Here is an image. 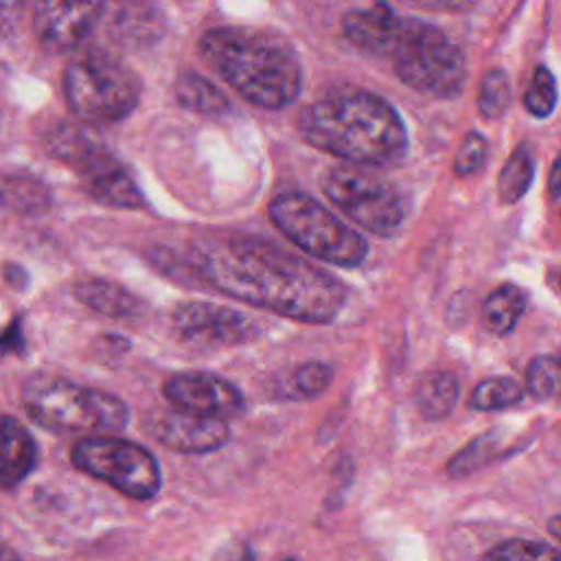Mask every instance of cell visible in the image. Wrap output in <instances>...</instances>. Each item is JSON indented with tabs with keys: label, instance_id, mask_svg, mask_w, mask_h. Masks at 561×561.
<instances>
[{
	"label": "cell",
	"instance_id": "484cf974",
	"mask_svg": "<svg viewBox=\"0 0 561 561\" xmlns=\"http://www.w3.org/2000/svg\"><path fill=\"white\" fill-rule=\"evenodd\" d=\"M482 561H561V550L533 539H506L484 552Z\"/></svg>",
	"mask_w": 561,
	"mask_h": 561
},
{
	"label": "cell",
	"instance_id": "ac0fdd59",
	"mask_svg": "<svg viewBox=\"0 0 561 561\" xmlns=\"http://www.w3.org/2000/svg\"><path fill=\"white\" fill-rule=\"evenodd\" d=\"M35 465V443L31 434L13 419H2V486L9 491L20 484Z\"/></svg>",
	"mask_w": 561,
	"mask_h": 561
},
{
	"label": "cell",
	"instance_id": "f1b7e54d",
	"mask_svg": "<svg viewBox=\"0 0 561 561\" xmlns=\"http://www.w3.org/2000/svg\"><path fill=\"white\" fill-rule=\"evenodd\" d=\"M331 377H333V373L327 364L305 362L291 373V377L287 381V388H289L287 397H298V399L316 397L322 390H327V386L331 383Z\"/></svg>",
	"mask_w": 561,
	"mask_h": 561
},
{
	"label": "cell",
	"instance_id": "d6a6232c",
	"mask_svg": "<svg viewBox=\"0 0 561 561\" xmlns=\"http://www.w3.org/2000/svg\"><path fill=\"white\" fill-rule=\"evenodd\" d=\"M213 561H256L252 548L243 541H234V543H226L215 557Z\"/></svg>",
	"mask_w": 561,
	"mask_h": 561
},
{
	"label": "cell",
	"instance_id": "9c48e42d",
	"mask_svg": "<svg viewBox=\"0 0 561 561\" xmlns=\"http://www.w3.org/2000/svg\"><path fill=\"white\" fill-rule=\"evenodd\" d=\"M72 465L131 500H149L160 491L162 476L151 451L116 436H85L70 449Z\"/></svg>",
	"mask_w": 561,
	"mask_h": 561
},
{
	"label": "cell",
	"instance_id": "8fae6325",
	"mask_svg": "<svg viewBox=\"0 0 561 561\" xmlns=\"http://www.w3.org/2000/svg\"><path fill=\"white\" fill-rule=\"evenodd\" d=\"M147 432L167 449L182 454H204L224 447L230 438L226 419L206 416L171 405L169 410L151 412Z\"/></svg>",
	"mask_w": 561,
	"mask_h": 561
},
{
	"label": "cell",
	"instance_id": "74e56055",
	"mask_svg": "<svg viewBox=\"0 0 561 561\" xmlns=\"http://www.w3.org/2000/svg\"><path fill=\"white\" fill-rule=\"evenodd\" d=\"M559 285H561V274H559Z\"/></svg>",
	"mask_w": 561,
	"mask_h": 561
},
{
	"label": "cell",
	"instance_id": "3957f363",
	"mask_svg": "<svg viewBox=\"0 0 561 561\" xmlns=\"http://www.w3.org/2000/svg\"><path fill=\"white\" fill-rule=\"evenodd\" d=\"M199 55L239 96L256 107L280 110L300 92L302 70L296 53L265 31L210 28L199 39Z\"/></svg>",
	"mask_w": 561,
	"mask_h": 561
},
{
	"label": "cell",
	"instance_id": "e575fe53",
	"mask_svg": "<svg viewBox=\"0 0 561 561\" xmlns=\"http://www.w3.org/2000/svg\"><path fill=\"white\" fill-rule=\"evenodd\" d=\"M416 4H425V7H434V9H454V7H460L469 0H412Z\"/></svg>",
	"mask_w": 561,
	"mask_h": 561
},
{
	"label": "cell",
	"instance_id": "4fadbf2b",
	"mask_svg": "<svg viewBox=\"0 0 561 561\" xmlns=\"http://www.w3.org/2000/svg\"><path fill=\"white\" fill-rule=\"evenodd\" d=\"M162 392L164 399L175 408L206 416H219L226 421L243 410V397L239 388L213 373H175L164 381Z\"/></svg>",
	"mask_w": 561,
	"mask_h": 561
},
{
	"label": "cell",
	"instance_id": "30bf717a",
	"mask_svg": "<svg viewBox=\"0 0 561 561\" xmlns=\"http://www.w3.org/2000/svg\"><path fill=\"white\" fill-rule=\"evenodd\" d=\"M171 320L175 331L195 344L234 346L259 335V327L250 316L206 300L180 302Z\"/></svg>",
	"mask_w": 561,
	"mask_h": 561
},
{
	"label": "cell",
	"instance_id": "2e32d148",
	"mask_svg": "<svg viewBox=\"0 0 561 561\" xmlns=\"http://www.w3.org/2000/svg\"><path fill=\"white\" fill-rule=\"evenodd\" d=\"M81 184L90 197L107 206L140 208L145 204V197L136 186L134 178L116 158H110L107 162L83 175Z\"/></svg>",
	"mask_w": 561,
	"mask_h": 561
},
{
	"label": "cell",
	"instance_id": "f546056e",
	"mask_svg": "<svg viewBox=\"0 0 561 561\" xmlns=\"http://www.w3.org/2000/svg\"><path fill=\"white\" fill-rule=\"evenodd\" d=\"M495 443H497V438H493V434L478 436L447 462V471L451 476H467V473L476 471L495 454Z\"/></svg>",
	"mask_w": 561,
	"mask_h": 561
},
{
	"label": "cell",
	"instance_id": "cb8c5ba5",
	"mask_svg": "<svg viewBox=\"0 0 561 561\" xmlns=\"http://www.w3.org/2000/svg\"><path fill=\"white\" fill-rule=\"evenodd\" d=\"M508 105H511V83L506 72L500 68L486 70L478 88V112L486 121H495L504 116Z\"/></svg>",
	"mask_w": 561,
	"mask_h": 561
},
{
	"label": "cell",
	"instance_id": "44dd1931",
	"mask_svg": "<svg viewBox=\"0 0 561 561\" xmlns=\"http://www.w3.org/2000/svg\"><path fill=\"white\" fill-rule=\"evenodd\" d=\"M173 92L182 107L197 112V114L217 116L230 107L226 94L215 83H210L208 79H204L202 75H195V72H182L175 79Z\"/></svg>",
	"mask_w": 561,
	"mask_h": 561
},
{
	"label": "cell",
	"instance_id": "8992f818",
	"mask_svg": "<svg viewBox=\"0 0 561 561\" xmlns=\"http://www.w3.org/2000/svg\"><path fill=\"white\" fill-rule=\"evenodd\" d=\"M64 96L70 112L90 125L123 121L140 101L136 72L107 50L90 48L64 70Z\"/></svg>",
	"mask_w": 561,
	"mask_h": 561
},
{
	"label": "cell",
	"instance_id": "9a60e30c",
	"mask_svg": "<svg viewBox=\"0 0 561 561\" xmlns=\"http://www.w3.org/2000/svg\"><path fill=\"white\" fill-rule=\"evenodd\" d=\"M110 33L125 46H147L164 33V18L149 0H125L114 9Z\"/></svg>",
	"mask_w": 561,
	"mask_h": 561
},
{
	"label": "cell",
	"instance_id": "8d00e7d4",
	"mask_svg": "<svg viewBox=\"0 0 561 561\" xmlns=\"http://www.w3.org/2000/svg\"><path fill=\"white\" fill-rule=\"evenodd\" d=\"M2 561H20V557L4 543V546H2Z\"/></svg>",
	"mask_w": 561,
	"mask_h": 561
},
{
	"label": "cell",
	"instance_id": "6da1fadb",
	"mask_svg": "<svg viewBox=\"0 0 561 561\" xmlns=\"http://www.w3.org/2000/svg\"><path fill=\"white\" fill-rule=\"evenodd\" d=\"M191 261L193 274L213 289L291 320L331 322L346 300L335 276L259 237H204L193 243Z\"/></svg>",
	"mask_w": 561,
	"mask_h": 561
},
{
	"label": "cell",
	"instance_id": "603a6c76",
	"mask_svg": "<svg viewBox=\"0 0 561 561\" xmlns=\"http://www.w3.org/2000/svg\"><path fill=\"white\" fill-rule=\"evenodd\" d=\"M524 397V388L522 383H517L511 377H491L480 381L471 397H469V405L482 412H491V410H502L508 405H515L517 401H522Z\"/></svg>",
	"mask_w": 561,
	"mask_h": 561
},
{
	"label": "cell",
	"instance_id": "d6986e66",
	"mask_svg": "<svg viewBox=\"0 0 561 561\" xmlns=\"http://www.w3.org/2000/svg\"><path fill=\"white\" fill-rule=\"evenodd\" d=\"M414 401L423 419H445L458 401V379L447 370L425 373L414 388Z\"/></svg>",
	"mask_w": 561,
	"mask_h": 561
},
{
	"label": "cell",
	"instance_id": "e0dca14e",
	"mask_svg": "<svg viewBox=\"0 0 561 561\" xmlns=\"http://www.w3.org/2000/svg\"><path fill=\"white\" fill-rule=\"evenodd\" d=\"M72 294L81 305L110 318H131L140 313V300L125 287L105 278H83L75 283Z\"/></svg>",
	"mask_w": 561,
	"mask_h": 561
},
{
	"label": "cell",
	"instance_id": "ba28073f",
	"mask_svg": "<svg viewBox=\"0 0 561 561\" xmlns=\"http://www.w3.org/2000/svg\"><path fill=\"white\" fill-rule=\"evenodd\" d=\"M322 193L353 224L377 237L397 234L405 221L401 193L368 167H331L322 175Z\"/></svg>",
	"mask_w": 561,
	"mask_h": 561
},
{
	"label": "cell",
	"instance_id": "7a4b0ae2",
	"mask_svg": "<svg viewBox=\"0 0 561 561\" xmlns=\"http://www.w3.org/2000/svg\"><path fill=\"white\" fill-rule=\"evenodd\" d=\"M302 140L355 167H386L405 156L408 131L397 110L362 88H337L298 116Z\"/></svg>",
	"mask_w": 561,
	"mask_h": 561
},
{
	"label": "cell",
	"instance_id": "4316f807",
	"mask_svg": "<svg viewBox=\"0 0 561 561\" xmlns=\"http://www.w3.org/2000/svg\"><path fill=\"white\" fill-rule=\"evenodd\" d=\"M4 204L18 213H39L48 206V191L31 178H4Z\"/></svg>",
	"mask_w": 561,
	"mask_h": 561
},
{
	"label": "cell",
	"instance_id": "d590c367",
	"mask_svg": "<svg viewBox=\"0 0 561 561\" xmlns=\"http://www.w3.org/2000/svg\"><path fill=\"white\" fill-rule=\"evenodd\" d=\"M548 530H550V535H554L561 541V517H552L548 522Z\"/></svg>",
	"mask_w": 561,
	"mask_h": 561
},
{
	"label": "cell",
	"instance_id": "277c9868",
	"mask_svg": "<svg viewBox=\"0 0 561 561\" xmlns=\"http://www.w3.org/2000/svg\"><path fill=\"white\" fill-rule=\"evenodd\" d=\"M22 403L33 421L55 432H121L129 423L123 399L53 375L28 377Z\"/></svg>",
	"mask_w": 561,
	"mask_h": 561
},
{
	"label": "cell",
	"instance_id": "4dcf8cb0",
	"mask_svg": "<svg viewBox=\"0 0 561 561\" xmlns=\"http://www.w3.org/2000/svg\"><path fill=\"white\" fill-rule=\"evenodd\" d=\"M484 158H486V138L478 131H469L456 151L454 173L460 178L473 175L482 167Z\"/></svg>",
	"mask_w": 561,
	"mask_h": 561
},
{
	"label": "cell",
	"instance_id": "1f68e13d",
	"mask_svg": "<svg viewBox=\"0 0 561 561\" xmlns=\"http://www.w3.org/2000/svg\"><path fill=\"white\" fill-rule=\"evenodd\" d=\"M28 0H0V15H2V31L4 35L11 33V28L18 24V20L24 13Z\"/></svg>",
	"mask_w": 561,
	"mask_h": 561
},
{
	"label": "cell",
	"instance_id": "52a82bcc",
	"mask_svg": "<svg viewBox=\"0 0 561 561\" xmlns=\"http://www.w3.org/2000/svg\"><path fill=\"white\" fill-rule=\"evenodd\" d=\"M267 215L280 234L324 263L353 267L366 259V241L307 193L287 191L276 195Z\"/></svg>",
	"mask_w": 561,
	"mask_h": 561
},
{
	"label": "cell",
	"instance_id": "7402d4cb",
	"mask_svg": "<svg viewBox=\"0 0 561 561\" xmlns=\"http://www.w3.org/2000/svg\"><path fill=\"white\" fill-rule=\"evenodd\" d=\"M533 173L535 160L530 149L526 145L515 147L497 175V199L502 204H513L522 199L533 182Z\"/></svg>",
	"mask_w": 561,
	"mask_h": 561
},
{
	"label": "cell",
	"instance_id": "836d02e7",
	"mask_svg": "<svg viewBox=\"0 0 561 561\" xmlns=\"http://www.w3.org/2000/svg\"><path fill=\"white\" fill-rule=\"evenodd\" d=\"M548 193L552 199H557L561 195V153L554 158L550 173H548Z\"/></svg>",
	"mask_w": 561,
	"mask_h": 561
},
{
	"label": "cell",
	"instance_id": "7c38bea8",
	"mask_svg": "<svg viewBox=\"0 0 561 561\" xmlns=\"http://www.w3.org/2000/svg\"><path fill=\"white\" fill-rule=\"evenodd\" d=\"M107 0H35L37 39L55 53L77 48L94 28Z\"/></svg>",
	"mask_w": 561,
	"mask_h": 561
},
{
	"label": "cell",
	"instance_id": "d4e9b609",
	"mask_svg": "<svg viewBox=\"0 0 561 561\" xmlns=\"http://www.w3.org/2000/svg\"><path fill=\"white\" fill-rule=\"evenodd\" d=\"M526 388L537 399L561 394V355H539L526 366Z\"/></svg>",
	"mask_w": 561,
	"mask_h": 561
},
{
	"label": "cell",
	"instance_id": "5bb4252c",
	"mask_svg": "<svg viewBox=\"0 0 561 561\" xmlns=\"http://www.w3.org/2000/svg\"><path fill=\"white\" fill-rule=\"evenodd\" d=\"M401 18L403 15L394 13L386 2H375L368 9L346 11L342 18V33L353 46L366 53L388 55Z\"/></svg>",
	"mask_w": 561,
	"mask_h": 561
},
{
	"label": "cell",
	"instance_id": "83f0119b",
	"mask_svg": "<svg viewBox=\"0 0 561 561\" xmlns=\"http://www.w3.org/2000/svg\"><path fill=\"white\" fill-rule=\"evenodd\" d=\"M557 105V81L546 66H537L524 92V107L533 116H548Z\"/></svg>",
	"mask_w": 561,
	"mask_h": 561
},
{
	"label": "cell",
	"instance_id": "ffe728a7",
	"mask_svg": "<svg viewBox=\"0 0 561 561\" xmlns=\"http://www.w3.org/2000/svg\"><path fill=\"white\" fill-rule=\"evenodd\" d=\"M526 309V294L517 285L495 287L482 305V322L495 335H506L513 331L517 320Z\"/></svg>",
	"mask_w": 561,
	"mask_h": 561
},
{
	"label": "cell",
	"instance_id": "5b68a950",
	"mask_svg": "<svg viewBox=\"0 0 561 561\" xmlns=\"http://www.w3.org/2000/svg\"><path fill=\"white\" fill-rule=\"evenodd\" d=\"M388 57L397 77L421 94L451 99L465 88L467 59L434 24L403 15Z\"/></svg>",
	"mask_w": 561,
	"mask_h": 561
}]
</instances>
